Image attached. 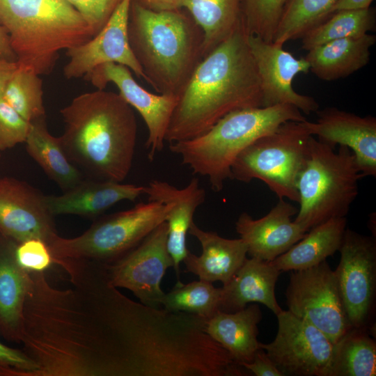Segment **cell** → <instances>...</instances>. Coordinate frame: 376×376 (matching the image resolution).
Returning a JSON list of instances; mask_svg holds the SVG:
<instances>
[{
  "label": "cell",
  "mask_w": 376,
  "mask_h": 376,
  "mask_svg": "<svg viewBox=\"0 0 376 376\" xmlns=\"http://www.w3.org/2000/svg\"><path fill=\"white\" fill-rule=\"evenodd\" d=\"M246 36L241 22L202 58L178 96L165 141L193 139L232 111L262 107L260 79Z\"/></svg>",
  "instance_id": "cell-1"
},
{
  "label": "cell",
  "mask_w": 376,
  "mask_h": 376,
  "mask_svg": "<svg viewBox=\"0 0 376 376\" xmlns=\"http://www.w3.org/2000/svg\"><path fill=\"white\" fill-rule=\"evenodd\" d=\"M60 113L58 137L69 160L89 178L122 182L136 143L132 107L118 93L97 88L74 97Z\"/></svg>",
  "instance_id": "cell-2"
},
{
  "label": "cell",
  "mask_w": 376,
  "mask_h": 376,
  "mask_svg": "<svg viewBox=\"0 0 376 376\" xmlns=\"http://www.w3.org/2000/svg\"><path fill=\"white\" fill-rule=\"evenodd\" d=\"M128 38L145 81L159 94L178 97L203 58V31L182 9L156 11L132 0Z\"/></svg>",
  "instance_id": "cell-3"
},
{
  "label": "cell",
  "mask_w": 376,
  "mask_h": 376,
  "mask_svg": "<svg viewBox=\"0 0 376 376\" xmlns=\"http://www.w3.org/2000/svg\"><path fill=\"white\" fill-rule=\"evenodd\" d=\"M0 25L17 62L40 76L53 71L61 52L94 36L81 15L64 0H0Z\"/></svg>",
  "instance_id": "cell-4"
},
{
  "label": "cell",
  "mask_w": 376,
  "mask_h": 376,
  "mask_svg": "<svg viewBox=\"0 0 376 376\" xmlns=\"http://www.w3.org/2000/svg\"><path fill=\"white\" fill-rule=\"evenodd\" d=\"M306 120L290 104L239 109L226 114L204 134L171 143L169 149L194 174L207 177L211 189L219 192L230 178L231 166L244 148L287 121Z\"/></svg>",
  "instance_id": "cell-5"
},
{
  "label": "cell",
  "mask_w": 376,
  "mask_h": 376,
  "mask_svg": "<svg viewBox=\"0 0 376 376\" xmlns=\"http://www.w3.org/2000/svg\"><path fill=\"white\" fill-rule=\"evenodd\" d=\"M334 148L311 138L309 156L297 180L300 207L295 219L307 231L346 217L358 195L363 175L353 152L345 146Z\"/></svg>",
  "instance_id": "cell-6"
},
{
  "label": "cell",
  "mask_w": 376,
  "mask_h": 376,
  "mask_svg": "<svg viewBox=\"0 0 376 376\" xmlns=\"http://www.w3.org/2000/svg\"><path fill=\"white\" fill-rule=\"evenodd\" d=\"M304 121H287L244 148L230 168V179L263 181L279 198L299 203L297 185L309 156L312 135Z\"/></svg>",
  "instance_id": "cell-7"
},
{
  "label": "cell",
  "mask_w": 376,
  "mask_h": 376,
  "mask_svg": "<svg viewBox=\"0 0 376 376\" xmlns=\"http://www.w3.org/2000/svg\"><path fill=\"white\" fill-rule=\"evenodd\" d=\"M171 205L155 201L140 203L97 221L75 237L58 236L48 244L56 260L109 264L138 245L166 221Z\"/></svg>",
  "instance_id": "cell-8"
},
{
  "label": "cell",
  "mask_w": 376,
  "mask_h": 376,
  "mask_svg": "<svg viewBox=\"0 0 376 376\" xmlns=\"http://www.w3.org/2000/svg\"><path fill=\"white\" fill-rule=\"evenodd\" d=\"M285 297L288 311L320 329L333 344L352 327L343 307L335 272L326 260L292 271Z\"/></svg>",
  "instance_id": "cell-9"
},
{
  "label": "cell",
  "mask_w": 376,
  "mask_h": 376,
  "mask_svg": "<svg viewBox=\"0 0 376 376\" xmlns=\"http://www.w3.org/2000/svg\"><path fill=\"white\" fill-rule=\"evenodd\" d=\"M334 270L340 296L352 327L373 328L376 295V242L346 228Z\"/></svg>",
  "instance_id": "cell-10"
},
{
  "label": "cell",
  "mask_w": 376,
  "mask_h": 376,
  "mask_svg": "<svg viewBox=\"0 0 376 376\" xmlns=\"http://www.w3.org/2000/svg\"><path fill=\"white\" fill-rule=\"evenodd\" d=\"M168 226L162 223L138 245L113 262L104 264L111 284L131 291L142 304L161 308V288L166 270L173 267L167 249Z\"/></svg>",
  "instance_id": "cell-11"
},
{
  "label": "cell",
  "mask_w": 376,
  "mask_h": 376,
  "mask_svg": "<svg viewBox=\"0 0 376 376\" xmlns=\"http://www.w3.org/2000/svg\"><path fill=\"white\" fill-rule=\"evenodd\" d=\"M278 329L269 343H260L283 376H326L334 344L318 328L291 312L276 315Z\"/></svg>",
  "instance_id": "cell-12"
},
{
  "label": "cell",
  "mask_w": 376,
  "mask_h": 376,
  "mask_svg": "<svg viewBox=\"0 0 376 376\" xmlns=\"http://www.w3.org/2000/svg\"><path fill=\"white\" fill-rule=\"evenodd\" d=\"M84 78L97 89H104L109 83L115 84L118 94L139 112L148 129L146 148L148 159L152 161L163 149L178 97L148 91L136 82L127 67L119 63L100 65Z\"/></svg>",
  "instance_id": "cell-13"
},
{
  "label": "cell",
  "mask_w": 376,
  "mask_h": 376,
  "mask_svg": "<svg viewBox=\"0 0 376 376\" xmlns=\"http://www.w3.org/2000/svg\"><path fill=\"white\" fill-rule=\"evenodd\" d=\"M246 40L260 79L262 107L290 104L305 114L319 109L313 97L299 94L292 88L296 75L310 70L305 58H297L283 46L256 36L247 34Z\"/></svg>",
  "instance_id": "cell-14"
},
{
  "label": "cell",
  "mask_w": 376,
  "mask_h": 376,
  "mask_svg": "<svg viewBox=\"0 0 376 376\" xmlns=\"http://www.w3.org/2000/svg\"><path fill=\"white\" fill-rule=\"evenodd\" d=\"M0 234L16 243L39 239L49 244L57 233L46 195L24 181L1 178Z\"/></svg>",
  "instance_id": "cell-15"
},
{
  "label": "cell",
  "mask_w": 376,
  "mask_h": 376,
  "mask_svg": "<svg viewBox=\"0 0 376 376\" xmlns=\"http://www.w3.org/2000/svg\"><path fill=\"white\" fill-rule=\"evenodd\" d=\"M132 1L122 0L95 36L65 51L68 58L63 68L65 78L84 77L100 65L116 63L125 65L139 78L145 80L129 43L128 21Z\"/></svg>",
  "instance_id": "cell-16"
},
{
  "label": "cell",
  "mask_w": 376,
  "mask_h": 376,
  "mask_svg": "<svg viewBox=\"0 0 376 376\" xmlns=\"http://www.w3.org/2000/svg\"><path fill=\"white\" fill-rule=\"evenodd\" d=\"M316 122L306 120L312 136L333 148L348 147L354 153L363 177L376 176V118L327 107L318 109Z\"/></svg>",
  "instance_id": "cell-17"
},
{
  "label": "cell",
  "mask_w": 376,
  "mask_h": 376,
  "mask_svg": "<svg viewBox=\"0 0 376 376\" xmlns=\"http://www.w3.org/2000/svg\"><path fill=\"white\" fill-rule=\"evenodd\" d=\"M297 209L279 198L276 205L264 217L254 219L242 213L235 229L247 247L250 257L272 262L302 239L308 232L292 221Z\"/></svg>",
  "instance_id": "cell-18"
},
{
  "label": "cell",
  "mask_w": 376,
  "mask_h": 376,
  "mask_svg": "<svg viewBox=\"0 0 376 376\" xmlns=\"http://www.w3.org/2000/svg\"><path fill=\"white\" fill-rule=\"evenodd\" d=\"M148 201H155L171 205L166 219L168 226L167 249L173 261V268L179 276L180 264L189 249L187 234L194 222V213L205 200V191L198 180L192 178L184 188H177L168 182L154 180L143 186Z\"/></svg>",
  "instance_id": "cell-19"
},
{
  "label": "cell",
  "mask_w": 376,
  "mask_h": 376,
  "mask_svg": "<svg viewBox=\"0 0 376 376\" xmlns=\"http://www.w3.org/2000/svg\"><path fill=\"white\" fill-rule=\"evenodd\" d=\"M143 194V186L84 178L61 195H46V202L54 217L74 214L93 217L120 201H134Z\"/></svg>",
  "instance_id": "cell-20"
},
{
  "label": "cell",
  "mask_w": 376,
  "mask_h": 376,
  "mask_svg": "<svg viewBox=\"0 0 376 376\" xmlns=\"http://www.w3.org/2000/svg\"><path fill=\"white\" fill-rule=\"evenodd\" d=\"M189 233L200 242V256L189 250L183 260L185 272L198 276L200 280L228 283L241 267L247 255V247L241 239H227L217 233L200 228L194 222Z\"/></svg>",
  "instance_id": "cell-21"
},
{
  "label": "cell",
  "mask_w": 376,
  "mask_h": 376,
  "mask_svg": "<svg viewBox=\"0 0 376 376\" xmlns=\"http://www.w3.org/2000/svg\"><path fill=\"white\" fill-rule=\"evenodd\" d=\"M281 272L271 262L246 258L233 279L221 287L219 311L235 312L249 303L258 302L276 315L282 311L275 296Z\"/></svg>",
  "instance_id": "cell-22"
},
{
  "label": "cell",
  "mask_w": 376,
  "mask_h": 376,
  "mask_svg": "<svg viewBox=\"0 0 376 376\" xmlns=\"http://www.w3.org/2000/svg\"><path fill=\"white\" fill-rule=\"evenodd\" d=\"M16 244L0 234V336L20 343L24 307L31 278V273L16 260Z\"/></svg>",
  "instance_id": "cell-23"
},
{
  "label": "cell",
  "mask_w": 376,
  "mask_h": 376,
  "mask_svg": "<svg viewBox=\"0 0 376 376\" xmlns=\"http://www.w3.org/2000/svg\"><path fill=\"white\" fill-rule=\"evenodd\" d=\"M262 318L257 304L232 313L218 311L205 321L204 330L242 366L250 363L260 348L258 325Z\"/></svg>",
  "instance_id": "cell-24"
},
{
  "label": "cell",
  "mask_w": 376,
  "mask_h": 376,
  "mask_svg": "<svg viewBox=\"0 0 376 376\" xmlns=\"http://www.w3.org/2000/svg\"><path fill=\"white\" fill-rule=\"evenodd\" d=\"M376 42L373 34L331 40L315 47L304 57L310 71L324 81L346 77L368 64L370 48Z\"/></svg>",
  "instance_id": "cell-25"
},
{
  "label": "cell",
  "mask_w": 376,
  "mask_h": 376,
  "mask_svg": "<svg viewBox=\"0 0 376 376\" xmlns=\"http://www.w3.org/2000/svg\"><path fill=\"white\" fill-rule=\"evenodd\" d=\"M346 226V217L320 224L271 263L281 272L304 269L318 265L339 250Z\"/></svg>",
  "instance_id": "cell-26"
},
{
  "label": "cell",
  "mask_w": 376,
  "mask_h": 376,
  "mask_svg": "<svg viewBox=\"0 0 376 376\" xmlns=\"http://www.w3.org/2000/svg\"><path fill=\"white\" fill-rule=\"evenodd\" d=\"M242 0H176L175 8L191 15L203 33L204 58L224 42L242 22Z\"/></svg>",
  "instance_id": "cell-27"
},
{
  "label": "cell",
  "mask_w": 376,
  "mask_h": 376,
  "mask_svg": "<svg viewBox=\"0 0 376 376\" xmlns=\"http://www.w3.org/2000/svg\"><path fill=\"white\" fill-rule=\"evenodd\" d=\"M25 143L30 157L63 191L84 179L81 171L69 160L59 137L48 130L45 118L31 123Z\"/></svg>",
  "instance_id": "cell-28"
},
{
  "label": "cell",
  "mask_w": 376,
  "mask_h": 376,
  "mask_svg": "<svg viewBox=\"0 0 376 376\" xmlns=\"http://www.w3.org/2000/svg\"><path fill=\"white\" fill-rule=\"evenodd\" d=\"M370 334L368 328L347 331L334 344L326 376H375L376 342Z\"/></svg>",
  "instance_id": "cell-29"
},
{
  "label": "cell",
  "mask_w": 376,
  "mask_h": 376,
  "mask_svg": "<svg viewBox=\"0 0 376 376\" xmlns=\"http://www.w3.org/2000/svg\"><path fill=\"white\" fill-rule=\"evenodd\" d=\"M375 26L373 8L337 11L302 36L301 48L308 51L331 40L360 36L375 30Z\"/></svg>",
  "instance_id": "cell-30"
},
{
  "label": "cell",
  "mask_w": 376,
  "mask_h": 376,
  "mask_svg": "<svg viewBox=\"0 0 376 376\" xmlns=\"http://www.w3.org/2000/svg\"><path fill=\"white\" fill-rule=\"evenodd\" d=\"M221 292V288H215L208 281L199 279L182 283L178 280L171 291L165 293L162 306L168 311L195 315L205 321L219 311Z\"/></svg>",
  "instance_id": "cell-31"
},
{
  "label": "cell",
  "mask_w": 376,
  "mask_h": 376,
  "mask_svg": "<svg viewBox=\"0 0 376 376\" xmlns=\"http://www.w3.org/2000/svg\"><path fill=\"white\" fill-rule=\"evenodd\" d=\"M336 0H285L273 42L283 46L301 38L309 29L325 20Z\"/></svg>",
  "instance_id": "cell-32"
},
{
  "label": "cell",
  "mask_w": 376,
  "mask_h": 376,
  "mask_svg": "<svg viewBox=\"0 0 376 376\" xmlns=\"http://www.w3.org/2000/svg\"><path fill=\"white\" fill-rule=\"evenodd\" d=\"M1 97L30 123L45 118L42 81L30 68L18 63Z\"/></svg>",
  "instance_id": "cell-33"
},
{
  "label": "cell",
  "mask_w": 376,
  "mask_h": 376,
  "mask_svg": "<svg viewBox=\"0 0 376 376\" xmlns=\"http://www.w3.org/2000/svg\"><path fill=\"white\" fill-rule=\"evenodd\" d=\"M285 0H242V22L248 35L273 42Z\"/></svg>",
  "instance_id": "cell-34"
},
{
  "label": "cell",
  "mask_w": 376,
  "mask_h": 376,
  "mask_svg": "<svg viewBox=\"0 0 376 376\" xmlns=\"http://www.w3.org/2000/svg\"><path fill=\"white\" fill-rule=\"evenodd\" d=\"M31 123L24 119L2 97H0V151L25 143Z\"/></svg>",
  "instance_id": "cell-35"
},
{
  "label": "cell",
  "mask_w": 376,
  "mask_h": 376,
  "mask_svg": "<svg viewBox=\"0 0 376 376\" xmlns=\"http://www.w3.org/2000/svg\"><path fill=\"white\" fill-rule=\"evenodd\" d=\"M15 254L19 265L29 272H44L55 263L48 244L39 239L17 243Z\"/></svg>",
  "instance_id": "cell-36"
},
{
  "label": "cell",
  "mask_w": 376,
  "mask_h": 376,
  "mask_svg": "<svg viewBox=\"0 0 376 376\" xmlns=\"http://www.w3.org/2000/svg\"><path fill=\"white\" fill-rule=\"evenodd\" d=\"M84 17L95 36L122 0H64Z\"/></svg>",
  "instance_id": "cell-37"
},
{
  "label": "cell",
  "mask_w": 376,
  "mask_h": 376,
  "mask_svg": "<svg viewBox=\"0 0 376 376\" xmlns=\"http://www.w3.org/2000/svg\"><path fill=\"white\" fill-rule=\"evenodd\" d=\"M37 364L24 352L0 340L1 376H36Z\"/></svg>",
  "instance_id": "cell-38"
},
{
  "label": "cell",
  "mask_w": 376,
  "mask_h": 376,
  "mask_svg": "<svg viewBox=\"0 0 376 376\" xmlns=\"http://www.w3.org/2000/svg\"><path fill=\"white\" fill-rule=\"evenodd\" d=\"M242 366L256 376H283L261 347L250 363H242Z\"/></svg>",
  "instance_id": "cell-39"
},
{
  "label": "cell",
  "mask_w": 376,
  "mask_h": 376,
  "mask_svg": "<svg viewBox=\"0 0 376 376\" xmlns=\"http://www.w3.org/2000/svg\"><path fill=\"white\" fill-rule=\"evenodd\" d=\"M373 0H336L331 8V15L340 10H362L370 7Z\"/></svg>",
  "instance_id": "cell-40"
},
{
  "label": "cell",
  "mask_w": 376,
  "mask_h": 376,
  "mask_svg": "<svg viewBox=\"0 0 376 376\" xmlns=\"http://www.w3.org/2000/svg\"><path fill=\"white\" fill-rule=\"evenodd\" d=\"M18 66L17 61H11L0 58V97L4 89Z\"/></svg>",
  "instance_id": "cell-41"
},
{
  "label": "cell",
  "mask_w": 376,
  "mask_h": 376,
  "mask_svg": "<svg viewBox=\"0 0 376 376\" xmlns=\"http://www.w3.org/2000/svg\"><path fill=\"white\" fill-rule=\"evenodd\" d=\"M0 58L11 61H17L8 36L4 29L0 25Z\"/></svg>",
  "instance_id": "cell-42"
},
{
  "label": "cell",
  "mask_w": 376,
  "mask_h": 376,
  "mask_svg": "<svg viewBox=\"0 0 376 376\" xmlns=\"http://www.w3.org/2000/svg\"><path fill=\"white\" fill-rule=\"evenodd\" d=\"M142 6L149 9L160 11L175 8L176 0H135Z\"/></svg>",
  "instance_id": "cell-43"
},
{
  "label": "cell",
  "mask_w": 376,
  "mask_h": 376,
  "mask_svg": "<svg viewBox=\"0 0 376 376\" xmlns=\"http://www.w3.org/2000/svg\"><path fill=\"white\" fill-rule=\"evenodd\" d=\"M0 376H1V374H0Z\"/></svg>",
  "instance_id": "cell-44"
}]
</instances>
